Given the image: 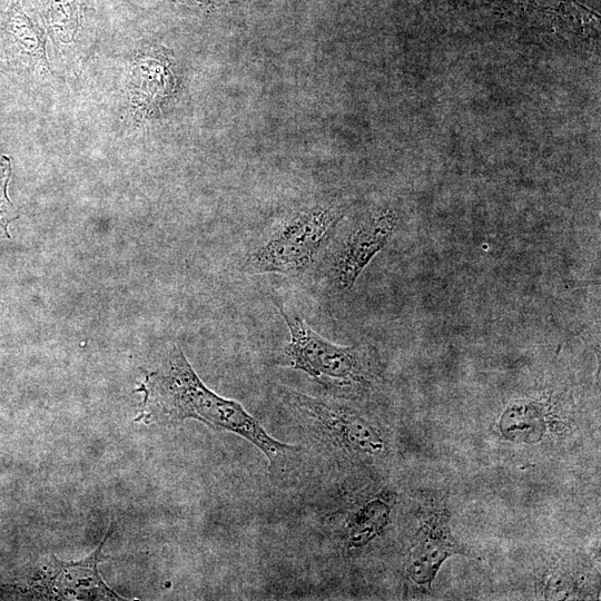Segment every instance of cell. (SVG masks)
<instances>
[{
	"mask_svg": "<svg viewBox=\"0 0 601 601\" xmlns=\"http://www.w3.org/2000/svg\"><path fill=\"white\" fill-rule=\"evenodd\" d=\"M388 512V504L380 497L362 508L348 525L351 544L362 545L373 539L386 523Z\"/></svg>",
	"mask_w": 601,
	"mask_h": 601,
	"instance_id": "cell-8",
	"label": "cell"
},
{
	"mask_svg": "<svg viewBox=\"0 0 601 601\" xmlns=\"http://www.w3.org/2000/svg\"><path fill=\"white\" fill-rule=\"evenodd\" d=\"M343 217L339 207L316 206L278 225L243 263L247 274H299L318 256Z\"/></svg>",
	"mask_w": 601,
	"mask_h": 601,
	"instance_id": "cell-3",
	"label": "cell"
},
{
	"mask_svg": "<svg viewBox=\"0 0 601 601\" xmlns=\"http://www.w3.org/2000/svg\"><path fill=\"white\" fill-rule=\"evenodd\" d=\"M9 177L10 162L6 157H3L0 161V227L3 228L7 235L8 224L17 217L13 206L10 204L6 195Z\"/></svg>",
	"mask_w": 601,
	"mask_h": 601,
	"instance_id": "cell-9",
	"label": "cell"
},
{
	"mask_svg": "<svg viewBox=\"0 0 601 601\" xmlns=\"http://www.w3.org/2000/svg\"><path fill=\"white\" fill-rule=\"evenodd\" d=\"M140 391L146 394L144 411L148 410V417L164 423L195 418L234 433L256 446L272 466L298 450L272 437L242 404L206 387L179 347L173 348L157 373L146 377Z\"/></svg>",
	"mask_w": 601,
	"mask_h": 601,
	"instance_id": "cell-1",
	"label": "cell"
},
{
	"mask_svg": "<svg viewBox=\"0 0 601 601\" xmlns=\"http://www.w3.org/2000/svg\"><path fill=\"white\" fill-rule=\"evenodd\" d=\"M455 551L456 546L450 538L446 526H436L426 531L412 551L408 560V574L418 583L431 581L440 563Z\"/></svg>",
	"mask_w": 601,
	"mask_h": 601,
	"instance_id": "cell-7",
	"label": "cell"
},
{
	"mask_svg": "<svg viewBox=\"0 0 601 601\" xmlns=\"http://www.w3.org/2000/svg\"><path fill=\"white\" fill-rule=\"evenodd\" d=\"M272 300L289 333L283 349L287 366L304 372L338 396L359 395L378 380L381 362L374 346L334 344L312 329L294 307L277 297Z\"/></svg>",
	"mask_w": 601,
	"mask_h": 601,
	"instance_id": "cell-2",
	"label": "cell"
},
{
	"mask_svg": "<svg viewBox=\"0 0 601 601\" xmlns=\"http://www.w3.org/2000/svg\"><path fill=\"white\" fill-rule=\"evenodd\" d=\"M398 218L391 209H378L358 220L334 253L331 278L341 292L351 290L371 260L393 237Z\"/></svg>",
	"mask_w": 601,
	"mask_h": 601,
	"instance_id": "cell-5",
	"label": "cell"
},
{
	"mask_svg": "<svg viewBox=\"0 0 601 601\" xmlns=\"http://www.w3.org/2000/svg\"><path fill=\"white\" fill-rule=\"evenodd\" d=\"M86 559L62 562L52 556L48 565L46 585L53 595L65 599H121L101 579L97 564L101 560L105 541Z\"/></svg>",
	"mask_w": 601,
	"mask_h": 601,
	"instance_id": "cell-6",
	"label": "cell"
},
{
	"mask_svg": "<svg viewBox=\"0 0 601 601\" xmlns=\"http://www.w3.org/2000/svg\"><path fill=\"white\" fill-rule=\"evenodd\" d=\"M284 400L336 446L351 453L377 455L384 443L372 425L353 410L334 401L279 387Z\"/></svg>",
	"mask_w": 601,
	"mask_h": 601,
	"instance_id": "cell-4",
	"label": "cell"
}]
</instances>
